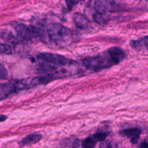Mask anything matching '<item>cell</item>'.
Here are the masks:
<instances>
[{"label": "cell", "instance_id": "6da1fadb", "mask_svg": "<svg viewBox=\"0 0 148 148\" xmlns=\"http://www.w3.org/2000/svg\"><path fill=\"white\" fill-rule=\"evenodd\" d=\"M36 62L42 70L46 72H54L58 68L69 64L71 61L60 54L39 53L36 56Z\"/></svg>", "mask_w": 148, "mask_h": 148}, {"label": "cell", "instance_id": "7a4b0ae2", "mask_svg": "<svg viewBox=\"0 0 148 148\" xmlns=\"http://www.w3.org/2000/svg\"><path fill=\"white\" fill-rule=\"evenodd\" d=\"M47 35L57 44H60L68 40L71 36V31L59 23H51L47 27Z\"/></svg>", "mask_w": 148, "mask_h": 148}, {"label": "cell", "instance_id": "3957f363", "mask_svg": "<svg viewBox=\"0 0 148 148\" xmlns=\"http://www.w3.org/2000/svg\"><path fill=\"white\" fill-rule=\"evenodd\" d=\"M83 64L88 69L99 72L114 65L113 61L108 55H99L94 57H86L83 60Z\"/></svg>", "mask_w": 148, "mask_h": 148}, {"label": "cell", "instance_id": "277c9868", "mask_svg": "<svg viewBox=\"0 0 148 148\" xmlns=\"http://www.w3.org/2000/svg\"><path fill=\"white\" fill-rule=\"evenodd\" d=\"M29 86L23 80H14L8 83L1 84L0 87V97L2 100L9 95L17 92L21 90L28 88Z\"/></svg>", "mask_w": 148, "mask_h": 148}, {"label": "cell", "instance_id": "5b68a950", "mask_svg": "<svg viewBox=\"0 0 148 148\" xmlns=\"http://www.w3.org/2000/svg\"><path fill=\"white\" fill-rule=\"evenodd\" d=\"M15 31L17 36L21 40L28 41L39 37V32L36 26H27L24 24L19 23L15 27Z\"/></svg>", "mask_w": 148, "mask_h": 148}, {"label": "cell", "instance_id": "8992f818", "mask_svg": "<svg viewBox=\"0 0 148 148\" xmlns=\"http://www.w3.org/2000/svg\"><path fill=\"white\" fill-rule=\"evenodd\" d=\"M66 71L61 70L54 71L45 75L36 76L31 80L29 83V86L33 87L40 84H46L55 79L64 77Z\"/></svg>", "mask_w": 148, "mask_h": 148}, {"label": "cell", "instance_id": "52a82bcc", "mask_svg": "<svg viewBox=\"0 0 148 148\" xmlns=\"http://www.w3.org/2000/svg\"><path fill=\"white\" fill-rule=\"evenodd\" d=\"M119 134L122 136L127 137L130 139V142L135 145L138 143L140 139L142 130L139 128H128L123 129L119 131Z\"/></svg>", "mask_w": 148, "mask_h": 148}, {"label": "cell", "instance_id": "ba28073f", "mask_svg": "<svg viewBox=\"0 0 148 148\" xmlns=\"http://www.w3.org/2000/svg\"><path fill=\"white\" fill-rule=\"evenodd\" d=\"M114 2L110 1H97L94 3V9L96 12L105 14L108 12L116 11Z\"/></svg>", "mask_w": 148, "mask_h": 148}, {"label": "cell", "instance_id": "9c48e42d", "mask_svg": "<svg viewBox=\"0 0 148 148\" xmlns=\"http://www.w3.org/2000/svg\"><path fill=\"white\" fill-rule=\"evenodd\" d=\"M108 54L113 61L114 65H117L122 61L125 57V54L124 51L116 46L110 47L108 50Z\"/></svg>", "mask_w": 148, "mask_h": 148}, {"label": "cell", "instance_id": "30bf717a", "mask_svg": "<svg viewBox=\"0 0 148 148\" xmlns=\"http://www.w3.org/2000/svg\"><path fill=\"white\" fill-rule=\"evenodd\" d=\"M73 20L76 26L80 29L86 28L90 23L88 18L83 14L76 12L73 15Z\"/></svg>", "mask_w": 148, "mask_h": 148}, {"label": "cell", "instance_id": "8fae6325", "mask_svg": "<svg viewBox=\"0 0 148 148\" xmlns=\"http://www.w3.org/2000/svg\"><path fill=\"white\" fill-rule=\"evenodd\" d=\"M42 138V135L39 134H37V133L31 134L27 135L25 137L21 139L20 143L22 146H25L27 145L36 143L37 142L40 140Z\"/></svg>", "mask_w": 148, "mask_h": 148}, {"label": "cell", "instance_id": "7c38bea8", "mask_svg": "<svg viewBox=\"0 0 148 148\" xmlns=\"http://www.w3.org/2000/svg\"><path fill=\"white\" fill-rule=\"evenodd\" d=\"M130 44L132 47L135 49L145 48L148 50V36L139 38L137 40H131Z\"/></svg>", "mask_w": 148, "mask_h": 148}, {"label": "cell", "instance_id": "4fadbf2b", "mask_svg": "<svg viewBox=\"0 0 148 148\" xmlns=\"http://www.w3.org/2000/svg\"><path fill=\"white\" fill-rule=\"evenodd\" d=\"M92 18L94 21L99 24H105L107 23L108 20V18L106 17L105 14H102L96 12L92 14Z\"/></svg>", "mask_w": 148, "mask_h": 148}, {"label": "cell", "instance_id": "5bb4252c", "mask_svg": "<svg viewBox=\"0 0 148 148\" xmlns=\"http://www.w3.org/2000/svg\"><path fill=\"white\" fill-rule=\"evenodd\" d=\"M1 37L4 41L10 43L14 44L17 42L16 38L14 36V35L12 34L10 32H2L1 34Z\"/></svg>", "mask_w": 148, "mask_h": 148}, {"label": "cell", "instance_id": "9a60e30c", "mask_svg": "<svg viewBox=\"0 0 148 148\" xmlns=\"http://www.w3.org/2000/svg\"><path fill=\"white\" fill-rule=\"evenodd\" d=\"M96 144V140L92 137H87L82 141V146L83 148H93Z\"/></svg>", "mask_w": 148, "mask_h": 148}, {"label": "cell", "instance_id": "2e32d148", "mask_svg": "<svg viewBox=\"0 0 148 148\" xmlns=\"http://www.w3.org/2000/svg\"><path fill=\"white\" fill-rule=\"evenodd\" d=\"M107 135H108L107 132L100 131V132H97L96 133H95L92 135V137L94 138V139L96 141L103 142L105 140Z\"/></svg>", "mask_w": 148, "mask_h": 148}, {"label": "cell", "instance_id": "e0dca14e", "mask_svg": "<svg viewBox=\"0 0 148 148\" xmlns=\"http://www.w3.org/2000/svg\"><path fill=\"white\" fill-rule=\"evenodd\" d=\"M0 51L2 54H11L12 53V49L10 46L7 43H2L0 46Z\"/></svg>", "mask_w": 148, "mask_h": 148}, {"label": "cell", "instance_id": "ac0fdd59", "mask_svg": "<svg viewBox=\"0 0 148 148\" xmlns=\"http://www.w3.org/2000/svg\"><path fill=\"white\" fill-rule=\"evenodd\" d=\"M8 76V72L5 66L1 64L0 65V79L1 80L6 79Z\"/></svg>", "mask_w": 148, "mask_h": 148}, {"label": "cell", "instance_id": "d6986e66", "mask_svg": "<svg viewBox=\"0 0 148 148\" xmlns=\"http://www.w3.org/2000/svg\"><path fill=\"white\" fill-rule=\"evenodd\" d=\"M99 148H113V145L110 141H103L102 143H101Z\"/></svg>", "mask_w": 148, "mask_h": 148}, {"label": "cell", "instance_id": "ffe728a7", "mask_svg": "<svg viewBox=\"0 0 148 148\" xmlns=\"http://www.w3.org/2000/svg\"><path fill=\"white\" fill-rule=\"evenodd\" d=\"M65 2L66 3L68 8L69 10H71L74 6H75L79 3V2L76 1H66Z\"/></svg>", "mask_w": 148, "mask_h": 148}, {"label": "cell", "instance_id": "44dd1931", "mask_svg": "<svg viewBox=\"0 0 148 148\" xmlns=\"http://www.w3.org/2000/svg\"><path fill=\"white\" fill-rule=\"evenodd\" d=\"M139 148H148V142L146 140H143L139 145Z\"/></svg>", "mask_w": 148, "mask_h": 148}, {"label": "cell", "instance_id": "7402d4cb", "mask_svg": "<svg viewBox=\"0 0 148 148\" xmlns=\"http://www.w3.org/2000/svg\"><path fill=\"white\" fill-rule=\"evenodd\" d=\"M79 139H75V140H73V143H72V147L73 148H77L79 146Z\"/></svg>", "mask_w": 148, "mask_h": 148}, {"label": "cell", "instance_id": "603a6c76", "mask_svg": "<svg viewBox=\"0 0 148 148\" xmlns=\"http://www.w3.org/2000/svg\"><path fill=\"white\" fill-rule=\"evenodd\" d=\"M6 119H7L6 116H4V115L1 114V116H0V121H1V122H3V121H5Z\"/></svg>", "mask_w": 148, "mask_h": 148}]
</instances>
